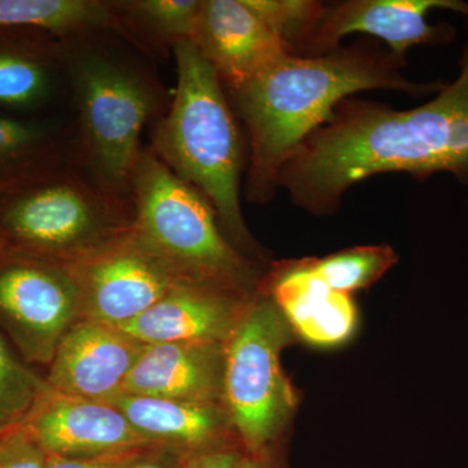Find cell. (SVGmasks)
I'll list each match as a JSON object with an SVG mask.
<instances>
[{
	"mask_svg": "<svg viewBox=\"0 0 468 468\" xmlns=\"http://www.w3.org/2000/svg\"><path fill=\"white\" fill-rule=\"evenodd\" d=\"M50 390L46 378L27 367L0 332V436L26 426L39 401Z\"/></svg>",
	"mask_w": 468,
	"mask_h": 468,
	"instance_id": "7402d4cb",
	"label": "cell"
},
{
	"mask_svg": "<svg viewBox=\"0 0 468 468\" xmlns=\"http://www.w3.org/2000/svg\"><path fill=\"white\" fill-rule=\"evenodd\" d=\"M116 33L151 58L192 41L203 0H109Z\"/></svg>",
	"mask_w": 468,
	"mask_h": 468,
	"instance_id": "ffe728a7",
	"label": "cell"
},
{
	"mask_svg": "<svg viewBox=\"0 0 468 468\" xmlns=\"http://www.w3.org/2000/svg\"><path fill=\"white\" fill-rule=\"evenodd\" d=\"M403 64L390 52L360 42L316 57L286 54L227 91L250 147L246 199L258 205L270 202L288 160L350 95L377 89L424 95L442 88L408 81L401 73Z\"/></svg>",
	"mask_w": 468,
	"mask_h": 468,
	"instance_id": "7a4b0ae2",
	"label": "cell"
},
{
	"mask_svg": "<svg viewBox=\"0 0 468 468\" xmlns=\"http://www.w3.org/2000/svg\"><path fill=\"white\" fill-rule=\"evenodd\" d=\"M221 350L217 343L144 345L122 394L214 403L223 392Z\"/></svg>",
	"mask_w": 468,
	"mask_h": 468,
	"instance_id": "2e32d148",
	"label": "cell"
},
{
	"mask_svg": "<svg viewBox=\"0 0 468 468\" xmlns=\"http://www.w3.org/2000/svg\"><path fill=\"white\" fill-rule=\"evenodd\" d=\"M67 267L79 292L81 318L116 328L184 282L138 239L133 228Z\"/></svg>",
	"mask_w": 468,
	"mask_h": 468,
	"instance_id": "9c48e42d",
	"label": "cell"
},
{
	"mask_svg": "<svg viewBox=\"0 0 468 468\" xmlns=\"http://www.w3.org/2000/svg\"><path fill=\"white\" fill-rule=\"evenodd\" d=\"M233 468H282L272 452L268 451L261 454H242Z\"/></svg>",
	"mask_w": 468,
	"mask_h": 468,
	"instance_id": "f1b7e54d",
	"label": "cell"
},
{
	"mask_svg": "<svg viewBox=\"0 0 468 468\" xmlns=\"http://www.w3.org/2000/svg\"><path fill=\"white\" fill-rule=\"evenodd\" d=\"M396 254L389 246H358L322 260H303L304 266L335 292L367 288L394 266Z\"/></svg>",
	"mask_w": 468,
	"mask_h": 468,
	"instance_id": "603a6c76",
	"label": "cell"
},
{
	"mask_svg": "<svg viewBox=\"0 0 468 468\" xmlns=\"http://www.w3.org/2000/svg\"><path fill=\"white\" fill-rule=\"evenodd\" d=\"M144 346L116 326L80 320L58 344L46 381L55 392L111 402L122 393Z\"/></svg>",
	"mask_w": 468,
	"mask_h": 468,
	"instance_id": "7c38bea8",
	"label": "cell"
},
{
	"mask_svg": "<svg viewBox=\"0 0 468 468\" xmlns=\"http://www.w3.org/2000/svg\"><path fill=\"white\" fill-rule=\"evenodd\" d=\"M241 455L233 446L221 443L184 457L181 468H233Z\"/></svg>",
	"mask_w": 468,
	"mask_h": 468,
	"instance_id": "4316f807",
	"label": "cell"
},
{
	"mask_svg": "<svg viewBox=\"0 0 468 468\" xmlns=\"http://www.w3.org/2000/svg\"><path fill=\"white\" fill-rule=\"evenodd\" d=\"M233 292L218 286L180 282L143 315L120 326L144 345L217 343L232 334L239 306Z\"/></svg>",
	"mask_w": 468,
	"mask_h": 468,
	"instance_id": "9a60e30c",
	"label": "cell"
},
{
	"mask_svg": "<svg viewBox=\"0 0 468 468\" xmlns=\"http://www.w3.org/2000/svg\"><path fill=\"white\" fill-rule=\"evenodd\" d=\"M76 318L79 292L66 264L0 246V332L21 358L50 365Z\"/></svg>",
	"mask_w": 468,
	"mask_h": 468,
	"instance_id": "ba28073f",
	"label": "cell"
},
{
	"mask_svg": "<svg viewBox=\"0 0 468 468\" xmlns=\"http://www.w3.org/2000/svg\"><path fill=\"white\" fill-rule=\"evenodd\" d=\"M77 159L113 198L132 205L143 132L165 115L167 92L133 43L113 30L63 38Z\"/></svg>",
	"mask_w": 468,
	"mask_h": 468,
	"instance_id": "3957f363",
	"label": "cell"
},
{
	"mask_svg": "<svg viewBox=\"0 0 468 468\" xmlns=\"http://www.w3.org/2000/svg\"><path fill=\"white\" fill-rule=\"evenodd\" d=\"M460 66L455 81L417 109L341 101L288 160L279 187L295 205L325 214L369 176L405 172L424 178L449 172L468 183V45Z\"/></svg>",
	"mask_w": 468,
	"mask_h": 468,
	"instance_id": "6da1fadb",
	"label": "cell"
},
{
	"mask_svg": "<svg viewBox=\"0 0 468 468\" xmlns=\"http://www.w3.org/2000/svg\"><path fill=\"white\" fill-rule=\"evenodd\" d=\"M149 449L141 452L124 468H175L165 455H160L155 451L150 452Z\"/></svg>",
	"mask_w": 468,
	"mask_h": 468,
	"instance_id": "83f0119b",
	"label": "cell"
},
{
	"mask_svg": "<svg viewBox=\"0 0 468 468\" xmlns=\"http://www.w3.org/2000/svg\"><path fill=\"white\" fill-rule=\"evenodd\" d=\"M77 159L72 110L0 113V193Z\"/></svg>",
	"mask_w": 468,
	"mask_h": 468,
	"instance_id": "e0dca14e",
	"label": "cell"
},
{
	"mask_svg": "<svg viewBox=\"0 0 468 468\" xmlns=\"http://www.w3.org/2000/svg\"><path fill=\"white\" fill-rule=\"evenodd\" d=\"M270 291L282 318L307 343L335 346L353 335L356 311L350 294L329 288L303 261L277 268Z\"/></svg>",
	"mask_w": 468,
	"mask_h": 468,
	"instance_id": "ac0fdd59",
	"label": "cell"
},
{
	"mask_svg": "<svg viewBox=\"0 0 468 468\" xmlns=\"http://www.w3.org/2000/svg\"><path fill=\"white\" fill-rule=\"evenodd\" d=\"M116 406L132 427L156 446L184 452V457L221 445L224 417L214 403L175 401L120 394Z\"/></svg>",
	"mask_w": 468,
	"mask_h": 468,
	"instance_id": "d6986e66",
	"label": "cell"
},
{
	"mask_svg": "<svg viewBox=\"0 0 468 468\" xmlns=\"http://www.w3.org/2000/svg\"><path fill=\"white\" fill-rule=\"evenodd\" d=\"M48 452L24 428L0 436V468H46Z\"/></svg>",
	"mask_w": 468,
	"mask_h": 468,
	"instance_id": "d4e9b609",
	"label": "cell"
},
{
	"mask_svg": "<svg viewBox=\"0 0 468 468\" xmlns=\"http://www.w3.org/2000/svg\"><path fill=\"white\" fill-rule=\"evenodd\" d=\"M69 109L63 38L38 27H0V113Z\"/></svg>",
	"mask_w": 468,
	"mask_h": 468,
	"instance_id": "5bb4252c",
	"label": "cell"
},
{
	"mask_svg": "<svg viewBox=\"0 0 468 468\" xmlns=\"http://www.w3.org/2000/svg\"><path fill=\"white\" fill-rule=\"evenodd\" d=\"M286 340L282 313L267 301L243 311L227 338L223 393L249 454L271 451L294 405L291 385L280 368Z\"/></svg>",
	"mask_w": 468,
	"mask_h": 468,
	"instance_id": "52a82bcc",
	"label": "cell"
},
{
	"mask_svg": "<svg viewBox=\"0 0 468 468\" xmlns=\"http://www.w3.org/2000/svg\"><path fill=\"white\" fill-rule=\"evenodd\" d=\"M144 449L147 448L90 458H67L48 454L46 468H124Z\"/></svg>",
	"mask_w": 468,
	"mask_h": 468,
	"instance_id": "484cf974",
	"label": "cell"
},
{
	"mask_svg": "<svg viewBox=\"0 0 468 468\" xmlns=\"http://www.w3.org/2000/svg\"><path fill=\"white\" fill-rule=\"evenodd\" d=\"M133 232L183 282L241 292L252 282L221 232L218 215L192 185L144 146L132 183Z\"/></svg>",
	"mask_w": 468,
	"mask_h": 468,
	"instance_id": "8992f818",
	"label": "cell"
},
{
	"mask_svg": "<svg viewBox=\"0 0 468 468\" xmlns=\"http://www.w3.org/2000/svg\"><path fill=\"white\" fill-rule=\"evenodd\" d=\"M133 228V206L110 196L72 160L0 193V246L72 264Z\"/></svg>",
	"mask_w": 468,
	"mask_h": 468,
	"instance_id": "5b68a950",
	"label": "cell"
},
{
	"mask_svg": "<svg viewBox=\"0 0 468 468\" xmlns=\"http://www.w3.org/2000/svg\"><path fill=\"white\" fill-rule=\"evenodd\" d=\"M261 16L284 41L292 55L303 51L318 26L324 5L311 0H250Z\"/></svg>",
	"mask_w": 468,
	"mask_h": 468,
	"instance_id": "cb8c5ba5",
	"label": "cell"
},
{
	"mask_svg": "<svg viewBox=\"0 0 468 468\" xmlns=\"http://www.w3.org/2000/svg\"><path fill=\"white\" fill-rule=\"evenodd\" d=\"M177 86L165 115L153 124L149 146L177 177L205 197L221 229L249 242L242 217L245 143L237 113L214 68L192 41L176 45Z\"/></svg>",
	"mask_w": 468,
	"mask_h": 468,
	"instance_id": "277c9868",
	"label": "cell"
},
{
	"mask_svg": "<svg viewBox=\"0 0 468 468\" xmlns=\"http://www.w3.org/2000/svg\"><path fill=\"white\" fill-rule=\"evenodd\" d=\"M24 430L48 455L90 458L154 448L112 403L67 396L50 388Z\"/></svg>",
	"mask_w": 468,
	"mask_h": 468,
	"instance_id": "8fae6325",
	"label": "cell"
},
{
	"mask_svg": "<svg viewBox=\"0 0 468 468\" xmlns=\"http://www.w3.org/2000/svg\"><path fill=\"white\" fill-rule=\"evenodd\" d=\"M192 42L227 91L291 54L250 0H203Z\"/></svg>",
	"mask_w": 468,
	"mask_h": 468,
	"instance_id": "4fadbf2b",
	"label": "cell"
},
{
	"mask_svg": "<svg viewBox=\"0 0 468 468\" xmlns=\"http://www.w3.org/2000/svg\"><path fill=\"white\" fill-rule=\"evenodd\" d=\"M0 27H38L60 38L92 30L116 32L107 0H0Z\"/></svg>",
	"mask_w": 468,
	"mask_h": 468,
	"instance_id": "44dd1931",
	"label": "cell"
},
{
	"mask_svg": "<svg viewBox=\"0 0 468 468\" xmlns=\"http://www.w3.org/2000/svg\"><path fill=\"white\" fill-rule=\"evenodd\" d=\"M443 8L468 17V5L454 0H350L324 5L318 26L303 51L311 57L338 48L351 33H363L387 43L390 54L405 61L412 46L451 42L454 30L448 24L431 26L428 12Z\"/></svg>",
	"mask_w": 468,
	"mask_h": 468,
	"instance_id": "30bf717a",
	"label": "cell"
}]
</instances>
